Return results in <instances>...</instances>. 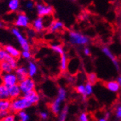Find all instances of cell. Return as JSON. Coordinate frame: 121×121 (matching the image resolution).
I'll return each mask as SVG.
<instances>
[{"mask_svg": "<svg viewBox=\"0 0 121 121\" xmlns=\"http://www.w3.org/2000/svg\"><path fill=\"white\" fill-rule=\"evenodd\" d=\"M9 111H3V112H0V121L3 120L4 117L9 113Z\"/></svg>", "mask_w": 121, "mask_h": 121, "instance_id": "cell-38", "label": "cell"}, {"mask_svg": "<svg viewBox=\"0 0 121 121\" xmlns=\"http://www.w3.org/2000/svg\"><path fill=\"white\" fill-rule=\"evenodd\" d=\"M31 27L33 30L37 33H41L43 30H44L45 28H47L45 23L44 17H37L36 18H35L31 23Z\"/></svg>", "mask_w": 121, "mask_h": 121, "instance_id": "cell-8", "label": "cell"}, {"mask_svg": "<svg viewBox=\"0 0 121 121\" xmlns=\"http://www.w3.org/2000/svg\"><path fill=\"white\" fill-rule=\"evenodd\" d=\"M75 90H76V92L79 94L80 95H81L83 96V99L84 100H86L88 96L86 94V88H85V85L83 84V83H81V84H78V86H76L75 88Z\"/></svg>", "mask_w": 121, "mask_h": 121, "instance_id": "cell-25", "label": "cell"}, {"mask_svg": "<svg viewBox=\"0 0 121 121\" xmlns=\"http://www.w3.org/2000/svg\"><path fill=\"white\" fill-rule=\"evenodd\" d=\"M78 121H90L89 114L85 112H81L78 116Z\"/></svg>", "mask_w": 121, "mask_h": 121, "instance_id": "cell-32", "label": "cell"}, {"mask_svg": "<svg viewBox=\"0 0 121 121\" xmlns=\"http://www.w3.org/2000/svg\"><path fill=\"white\" fill-rule=\"evenodd\" d=\"M39 115L40 118L41 120H47L49 117V113L47 111H41Z\"/></svg>", "mask_w": 121, "mask_h": 121, "instance_id": "cell-36", "label": "cell"}, {"mask_svg": "<svg viewBox=\"0 0 121 121\" xmlns=\"http://www.w3.org/2000/svg\"><path fill=\"white\" fill-rule=\"evenodd\" d=\"M87 80L88 81L87 82H89L91 84L94 85L96 81H97V76L95 73H89V75H87Z\"/></svg>", "mask_w": 121, "mask_h": 121, "instance_id": "cell-29", "label": "cell"}, {"mask_svg": "<svg viewBox=\"0 0 121 121\" xmlns=\"http://www.w3.org/2000/svg\"><path fill=\"white\" fill-rule=\"evenodd\" d=\"M9 57V55L7 53V52L5 51L4 47H0V62L6 61Z\"/></svg>", "mask_w": 121, "mask_h": 121, "instance_id": "cell-28", "label": "cell"}, {"mask_svg": "<svg viewBox=\"0 0 121 121\" xmlns=\"http://www.w3.org/2000/svg\"><path fill=\"white\" fill-rule=\"evenodd\" d=\"M98 121H108V120H107V119L104 118V117H101V118L99 119Z\"/></svg>", "mask_w": 121, "mask_h": 121, "instance_id": "cell-41", "label": "cell"}, {"mask_svg": "<svg viewBox=\"0 0 121 121\" xmlns=\"http://www.w3.org/2000/svg\"><path fill=\"white\" fill-rule=\"evenodd\" d=\"M115 115L117 119L118 120L121 119V104H118L116 107L115 111Z\"/></svg>", "mask_w": 121, "mask_h": 121, "instance_id": "cell-34", "label": "cell"}, {"mask_svg": "<svg viewBox=\"0 0 121 121\" xmlns=\"http://www.w3.org/2000/svg\"><path fill=\"white\" fill-rule=\"evenodd\" d=\"M35 4L36 3H34V2H33V1H28L26 2L25 4V7L28 10H32V9H34L35 8Z\"/></svg>", "mask_w": 121, "mask_h": 121, "instance_id": "cell-35", "label": "cell"}, {"mask_svg": "<svg viewBox=\"0 0 121 121\" xmlns=\"http://www.w3.org/2000/svg\"><path fill=\"white\" fill-rule=\"evenodd\" d=\"M8 9L10 12L16 13L20 7V2L19 0H10L8 2Z\"/></svg>", "mask_w": 121, "mask_h": 121, "instance_id": "cell-19", "label": "cell"}, {"mask_svg": "<svg viewBox=\"0 0 121 121\" xmlns=\"http://www.w3.org/2000/svg\"><path fill=\"white\" fill-rule=\"evenodd\" d=\"M3 27H4V23L2 20H0V28H2Z\"/></svg>", "mask_w": 121, "mask_h": 121, "instance_id": "cell-43", "label": "cell"}, {"mask_svg": "<svg viewBox=\"0 0 121 121\" xmlns=\"http://www.w3.org/2000/svg\"><path fill=\"white\" fill-rule=\"evenodd\" d=\"M83 52V54H85L86 56H90L91 55V49H89V47H88L87 46L84 47Z\"/></svg>", "mask_w": 121, "mask_h": 121, "instance_id": "cell-37", "label": "cell"}, {"mask_svg": "<svg viewBox=\"0 0 121 121\" xmlns=\"http://www.w3.org/2000/svg\"><path fill=\"white\" fill-rule=\"evenodd\" d=\"M64 101L62 99L59 97H56L51 102L49 105V109L51 112L55 115H58L60 112L61 111V109L62 108V102Z\"/></svg>", "mask_w": 121, "mask_h": 121, "instance_id": "cell-9", "label": "cell"}, {"mask_svg": "<svg viewBox=\"0 0 121 121\" xmlns=\"http://www.w3.org/2000/svg\"><path fill=\"white\" fill-rule=\"evenodd\" d=\"M18 85L23 95L36 90V87L35 81L30 77H28L26 79L19 81Z\"/></svg>", "mask_w": 121, "mask_h": 121, "instance_id": "cell-5", "label": "cell"}, {"mask_svg": "<svg viewBox=\"0 0 121 121\" xmlns=\"http://www.w3.org/2000/svg\"><path fill=\"white\" fill-rule=\"evenodd\" d=\"M14 72H15V75H17L19 81H23L28 77V73L27 67H26V66H23V65L18 66Z\"/></svg>", "mask_w": 121, "mask_h": 121, "instance_id": "cell-15", "label": "cell"}, {"mask_svg": "<svg viewBox=\"0 0 121 121\" xmlns=\"http://www.w3.org/2000/svg\"><path fill=\"white\" fill-rule=\"evenodd\" d=\"M2 84V74L0 73V85Z\"/></svg>", "mask_w": 121, "mask_h": 121, "instance_id": "cell-42", "label": "cell"}, {"mask_svg": "<svg viewBox=\"0 0 121 121\" xmlns=\"http://www.w3.org/2000/svg\"><path fill=\"white\" fill-rule=\"evenodd\" d=\"M35 8L38 16L41 17H50L54 13V7L52 5L43 2L36 3Z\"/></svg>", "mask_w": 121, "mask_h": 121, "instance_id": "cell-4", "label": "cell"}, {"mask_svg": "<svg viewBox=\"0 0 121 121\" xmlns=\"http://www.w3.org/2000/svg\"><path fill=\"white\" fill-rule=\"evenodd\" d=\"M19 121H29L30 115L26 111H21L15 114Z\"/></svg>", "mask_w": 121, "mask_h": 121, "instance_id": "cell-26", "label": "cell"}, {"mask_svg": "<svg viewBox=\"0 0 121 121\" xmlns=\"http://www.w3.org/2000/svg\"><path fill=\"white\" fill-rule=\"evenodd\" d=\"M23 96L26 99H28V101H29L32 104V105L37 104L40 102V99H41L39 94L36 90L30 91L28 94H26Z\"/></svg>", "mask_w": 121, "mask_h": 121, "instance_id": "cell-13", "label": "cell"}, {"mask_svg": "<svg viewBox=\"0 0 121 121\" xmlns=\"http://www.w3.org/2000/svg\"><path fill=\"white\" fill-rule=\"evenodd\" d=\"M110 116H111V113L109 112H105L104 113V118H106L107 120H109V118L110 117Z\"/></svg>", "mask_w": 121, "mask_h": 121, "instance_id": "cell-39", "label": "cell"}, {"mask_svg": "<svg viewBox=\"0 0 121 121\" xmlns=\"http://www.w3.org/2000/svg\"><path fill=\"white\" fill-rule=\"evenodd\" d=\"M19 81L15 72L2 74V84L7 88L18 84Z\"/></svg>", "mask_w": 121, "mask_h": 121, "instance_id": "cell-7", "label": "cell"}, {"mask_svg": "<svg viewBox=\"0 0 121 121\" xmlns=\"http://www.w3.org/2000/svg\"><path fill=\"white\" fill-rule=\"evenodd\" d=\"M21 57L30 61L32 58V53L30 51H21Z\"/></svg>", "mask_w": 121, "mask_h": 121, "instance_id": "cell-31", "label": "cell"}, {"mask_svg": "<svg viewBox=\"0 0 121 121\" xmlns=\"http://www.w3.org/2000/svg\"><path fill=\"white\" fill-rule=\"evenodd\" d=\"M9 99L8 88L3 84L0 85V100Z\"/></svg>", "mask_w": 121, "mask_h": 121, "instance_id": "cell-23", "label": "cell"}, {"mask_svg": "<svg viewBox=\"0 0 121 121\" xmlns=\"http://www.w3.org/2000/svg\"><path fill=\"white\" fill-rule=\"evenodd\" d=\"M1 121H3V120H1Z\"/></svg>", "mask_w": 121, "mask_h": 121, "instance_id": "cell-44", "label": "cell"}, {"mask_svg": "<svg viewBox=\"0 0 121 121\" xmlns=\"http://www.w3.org/2000/svg\"><path fill=\"white\" fill-rule=\"evenodd\" d=\"M68 69V59L66 54H64L63 55L60 56V70L65 73Z\"/></svg>", "mask_w": 121, "mask_h": 121, "instance_id": "cell-18", "label": "cell"}, {"mask_svg": "<svg viewBox=\"0 0 121 121\" xmlns=\"http://www.w3.org/2000/svg\"><path fill=\"white\" fill-rule=\"evenodd\" d=\"M8 91H9V96L10 100L15 99L19 98L23 95L22 94V92L20 91V89L18 84L9 87Z\"/></svg>", "mask_w": 121, "mask_h": 121, "instance_id": "cell-14", "label": "cell"}, {"mask_svg": "<svg viewBox=\"0 0 121 121\" xmlns=\"http://www.w3.org/2000/svg\"><path fill=\"white\" fill-rule=\"evenodd\" d=\"M85 85V88H86V94L89 96L90 95H91L93 94L94 89H93V85L91 84L89 82H86Z\"/></svg>", "mask_w": 121, "mask_h": 121, "instance_id": "cell-30", "label": "cell"}, {"mask_svg": "<svg viewBox=\"0 0 121 121\" xmlns=\"http://www.w3.org/2000/svg\"><path fill=\"white\" fill-rule=\"evenodd\" d=\"M14 71H15L14 69L8 62L4 61L2 62H0V73L2 74L10 73Z\"/></svg>", "mask_w": 121, "mask_h": 121, "instance_id": "cell-17", "label": "cell"}, {"mask_svg": "<svg viewBox=\"0 0 121 121\" xmlns=\"http://www.w3.org/2000/svg\"><path fill=\"white\" fill-rule=\"evenodd\" d=\"M69 113V107L65 104L62 107L61 111L58 114V119L57 121H66Z\"/></svg>", "mask_w": 121, "mask_h": 121, "instance_id": "cell-20", "label": "cell"}, {"mask_svg": "<svg viewBox=\"0 0 121 121\" xmlns=\"http://www.w3.org/2000/svg\"><path fill=\"white\" fill-rule=\"evenodd\" d=\"M106 87L107 89L112 93H116L117 91H119L120 89V86L118 85V83L116 82V81H108L106 83Z\"/></svg>", "mask_w": 121, "mask_h": 121, "instance_id": "cell-21", "label": "cell"}, {"mask_svg": "<svg viewBox=\"0 0 121 121\" xmlns=\"http://www.w3.org/2000/svg\"><path fill=\"white\" fill-rule=\"evenodd\" d=\"M32 104L22 95L20 97L11 100V106L9 112L16 114L21 111H26V109L32 107Z\"/></svg>", "mask_w": 121, "mask_h": 121, "instance_id": "cell-1", "label": "cell"}, {"mask_svg": "<svg viewBox=\"0 0 121 121\" xmlns=\"http://www.w3.org/2000/svg\"><path fill=\"white\" fill-rule=\"evenodd\" d=\"M102 52H103V54H104L105 55L112 61V62L114 65V66H115V68H116V70L117 71H119L120 70V65H119V62H118L116 57L114 55V54H112V52L110 51V49H109L107 47H103L102 48Z\"/></svg>", "mask_w": 121, "mask_h": 121, "instance_id": "cell-10", "label": "cell"}, {"mask_svg": "<svg viewBox=\"0 0 121 121\" xmlns=\"http://www.w3.org/2000/svg\"><path fill=\"white\" fill-rule=\"evenodd\" d=\"M68 39L69 42L73 46L86 47L89 43V37L76 30H70L68 32Z\"/></svg>", "mask_w": 121, "mask_h": 121, "instance_id": "cell-2", "label": "cell"}, {"mask_svg": "<svg viewBox=\"0 0 121 121\" xmlns=\"http://www.w3.org/2000/svg\"><path fill=\"white\" fill-rule=\"evenodd\" d=\"M65 28V25L61 20H52L51 23L48 26V30L51 33H57L62 30H63Z\"/></svg>", "mask_w": 121, "mask_h": 121, "instance_id": "cell-11", "label": "cell"}, {"mask_svg": "<svg viewBox=\"0 0 121 121\" xmlns=\"http://www.w3.org/2000/svg\"><path fill=\"white\" fill-rule=\"evenodd\" d=\"M116 82L118 83V85L121 87V75L118 76L117 78V80H116Z\"/></svg>", "mask_w": 121, "mask_h": 121, "instance_id": "cell-40", "label": "cell"}, {"mask_svg": "<svg viewBox=\"0 0 121 121\" xmlns=\"http://www.w3.org/2000/svg\"><path fill=\"white\" fill-rule=\"evenodd\" d=\"M27 70H28V77L33 78L34 77H35L39 71V68L37 64L34 62L30 60L28 62V65H27Z\"/></svg>", "mask_w": 121, "mask_h": 121, "instance_id": "cell-16", "label": "cell"}, {"mask_svg": "<svg viewBox=\"0 0 121 121\" xmlns=\"http://www.w3.org/2000/svg\"><path fill=\"white\" fill-rule=\"evenodd\" d=\"M67 95H68V93H67V91L65 89L64 87H60L58 90H57V96L62 99L65 102L66 100V99H67Z\"/></svg>", "mask_w": 121, "mask_h": 121, "instance_id": "cell-27", "label": "cell"}, {"mask_svg": "<svg viewBox=\"0 0 121 121\" xmlns=\"http://www.w3.org/2000/svg\"><path fill=\"white\" fill-rule=\"evenodd\" d=\"M50 49L54 53L59 54L60 56H62L64 54H65L63 47L61 44H60V43H52L50 45Z\"/></svg>", "mask_w": 121, "mask_h": 121, "instance_id": "cell-22", "label": "cell"}, {"mask_svg": "<svg viewBox=\"0 0 121 121\" xmlns=\"http://www.w3.org/2000/svg\"><path fill=\"white\" fill-rule=\"evenodd\" d=\"M15 26L17 28H28L30 24V19L28 16L23 12H20L18 13L17 15H16L15 22H14Z\"/></svg>", "mask_w": 121, "mask_h": 121, "instance_id": "cell-6", "label": "cell"}, {"mask_svg": "<svg viewBox=\"0 0 121 121\" xmlns=\"http://www.w3.org/2000/svg\"><path fill=\"white\" fill-rule=\"evenodd\" d=\"M11 106V100H0V112L3 111H9Z\"/></svg>", "mask_w": 121, "mask_h": 121, "instance_id": "cell-24", "label": "cell"}, {"mask_svg": "<svg viewBox=\"0 0 121 121\" xmlns=\"http://www.w3.org/2000/svg\"><path fill=\"white\" fill-rule=\"evenodd\" d=\"M17 117L16 115L13 113V112H9L3 120V121H16Z\"/></svg>", "mask_w": 121, "mask_h": 121, "instance_id": "cell-33", "label": "cell"}, {"mask_svg": "<svg viewBox=\"0 0 121 121\" xmlns=\"http://www.w3.org/2000/svg\"><path fill=\"white\" fill-rule=\"evenodd\" d=\"M4 49L10 57H12L16 60H18L21 57V51H20L18 49H17L13 45L10 44L5 45L4 47Z\"/></svg>", "mask_w": 121, "mask_h": 121, "instance_id": "cell-12", "label": "cell"}, {"mask_svg": "<svg viewBox=\"0 0 121 121\" xmlns=\"http://www.w3.org/2000/svg\"><path fill=\"white\" fill-rule=\"evenodd\" d=\"M11 33L15 37L23 51H30V44L26 36L22 34L19 28L14 27L11 29Z\"/></svg>", "mask_w": 121, "mask_h": 121, "instance_id": "cell-3", "label": "cell"}]
</instances>
